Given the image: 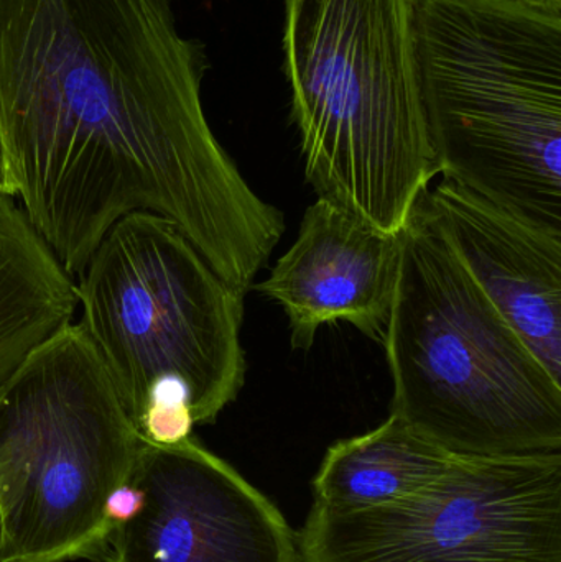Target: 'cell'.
Instances as JSON below:
<instances>
[{"instance_id":"3","label":"cell","mask_w":561,"mask_h":562,"mask_svg":"<svg viewBox=\"0 0 561 562\" xmlns=\"http://www.w3.org/2000/svg\"><path fill=\"white\" fill-rule=\"evenodd\" d=\"M283 68L318 198L401 233L438 170L415 40L417 0H283Z\"/></svg>"},{"instance_id":"7","label":"cell","mask_w":561,"mask_h":562,"mask_svg":"<svg viewBox=\"0 0 561 562\" xmlns=\"http://www.w3.org/2000/svg\"><path fill=\"white\" fill-rule=\"evenodd\" d=\"M296 540L302 562H561V452L455 456L392 504L313 505Z\"/></svg>"},{"instance_id":"4","label":"cell","mask_w":561,"mask_h":562,"mask_svg":"<svg viewBox=\"0 0 561 562\" xmlns=\"http://www.w3.org/2000/svg\"><path fill=\"white\" fill-rule=\"evenodd\" d=\"M76 279L79 324L144 441L178 445L237 398L246 296L170 220L119 221Z\"/></svg>"},{"instance_id":"12","label":"cell","mask_w":561,"mask_h":562,"mask_svg":"<svg viewBox=\"0 0 561 562\" xmlns=\"http://www.w3.org/2000/svg\"><path fill=\"white\" fill-rule=\"evenodd\" d=\"M455 456L391 413L372 431L326 451L313 479V505L346 514L392 504L437 481Z\"/></svg>"},{"instance_id":"13","label":"cell","mask_w":561,"mask_h":562,"mask_svg":"<svg viewBox=\"0 0 561 562\" xmlns=\"http://www.w3.org/2000/svg\"><path fill=\"white\" fill-rule=\"evenodd\" d=\"M144 505V492L141 487L128 481L109 495L104 507V520L109 531L128 524L137 517Z\"/></svg>"},{"instance_id":"2","label":"cell","mask_w":561,"mask_h":562,"mask_svg":"<svg viewBox=\"0 0 561 562\" xmlns=\"http://www.w3.org/2000/svg\"><path fill=\"white\" fill-rule=\"evenodd\" d=\"M415 40L444 178L561 234V7L417 0Z\"/></svg>"},{"instance_id":"5","label":"cell","mask_w":561,"mask_h":562,"mask_svg":"<svg viewBox=\"0 0 561 562\" xmlns=\"http://www.w3.org/2000/svg\"><path fill=\"white\" fill-rule=\"evenodd\" d=\"M401 237L384 339L392 415L451 454L561 452V383L474 283L420 201Z\"/></svg>"},{"instance_id":"10","label":"cell","mask_w":561,"mask_h":562,"mask_svg":"<svg viewBox=\"0 0 561 562\" xmlns=\"http://www.w3.org/2000/svg\"><path fill=\"white\" fill-rule=\"evenodd\" d=\"M420 204L474 283L561 383V234L447 178Z\"/></svg>"},{"instance_id":"14","label":"cell","mask_w":561,"mask_h":562,"mask_svg":"<svg viewBox=\"0 0 561 562\" xmlns=\"http://www.w3.org/2000/svg\"><path fill=\"white\" fill-rule=\"evenodd\" d=\"M0 194L10 198H15L16 194L15 181H13L12 170H10L2 134H0Z\"/></svg>"},{"instance_id":"15","label":"cell","mask_w":561,"mask_h":562,"mask_svg":"<svg viewBox=\"0 0 561 562\" xmlns=\"http://www.w3.org/2000/svg\"><path fill=\"white\" fill-rule=\"evenodd\" d=\"M524 2L539 3V5L561 7V0H524Z\"/></svg>"},{"instance_id":"11","label":"cell","mask_w":561,"mask_h":562,"mask_svg":"<svg viewBox=\"0 0 561 562\" xmlns=\"http://www.w3.org/2000/svg\"><path fill=\"white\" fill-rule=\"evenodd\" d=\"M76 281L26 220L0 194V392L20 367L72 323Z\"/></svg>"},{"instance_id":"1","label":"cell","mask_w":561,"mask_h":562,"mask_svg":"<svg viewBox=\"0 0 561 562\" xmlns=\"http://www.w3.org/2000/svg\"><path fill=\"white\" fill-rule=\"evenodd\" d=\"M175 0H0V134L16 200L75 279L112 226L170 220L249 293L285 233L203 105Z\"/></svg>"},{"instance_id":"16","label":"cell","mask_w":561,"mask_h":562,"mask_svg":"<svg viewBox=\"0 0 561 562\" xmlns=\"http://www.w3.org/2000/svg\"><path fill=\"white\" fill-rule=\"evenodd\" d=\"M3 524H2V508H0V550H2Z\"/></svg>"},{"instance_id":"9","label":"cell","mask_w":561,"mask_h":562,"mask_svg":"<svg viewBox=\"0 0 561 562\" xmlns=\"http://www.w3.org/2000/svg\"><path fill=\"white\" fill-rule=\"evenodd\" d=\"M401 262V233L318 198L293 246L253 288L283 307L295 349H310L319 327L341 321L384 344Z\"/></svg>"},{"instance_id":"8","label":"cell","mask_w":561,"mask_h":562,"mask_svg":"<svg viewBox=\"0 0 561 562\" xmlns=\"http://www.w3.org/2000/svg\"><path fill=\"white\" fill-rule=\"evenodd\" d=\"M131 482L144 505L112 531L105 562H302L279 508L193 436L142 439Z\"/></svg>"},{"instance_id":"6","label":"cell","mask_w":561,"mask_h":562,"mask_svg":"<svg viewBox=\"0 0 561 562\" xmlns=\"http://www.w3.org/2000/svg\"><path fill=\"white\" fill-rule=\"evenodd\" d=\"M142 438L94 344L71 323L0 392V562H105L109 495Z\"/></svg>"}]
</instances>
